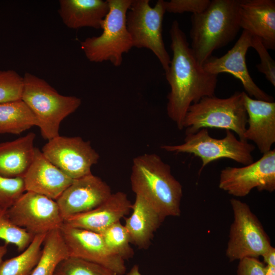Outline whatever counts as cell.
Segmentation results:
<instances>
[{"label": "cell", "mask_w": 275, "mask_h": 275, "mask_svg": "<svg viewBox=\"0 0 275 275\" xmlns=\"http://www.w3.org/2000/svg\"><path fill=\"white\" fill-rule=\"evenodd\" d=\"M219 188L236 197L247 196L253 188L270 193L275 190V150L263 154L244 167H227L220 173Z\"/></svg>", "instance_id": "cell-11"}, {"label": "cell", "mask_w": 275, "mask_h": 275, "mask_svg": "<svg viewBox=\"0 0 275 275\" xmlns=\"http://www.w3.org/2000/svg\"><path fill=\"white\" fill-rule=\"evenodd\" d=\"M265 275H275V267L265 265Z\"/></svg>", "instance_id": "cell-36"}, {"label": "cell", "mask_w": 275, "mask_h": 275, "mask_svg": "<svg viewBox=\"0 0 275 275\" xmlns=\"http://www.w3.org/2000/svg\"><path fill=\"white\" fill-rule=\"evenodd\" d=\"M130 182L135 195L142 197L163 217L180 215L182 186L170 165L155 153L133 158Z\"/></svg>", "instance_id": "cell-2"}, {"label": "cell", "mask_w": 275, "mask_h": 275, "mask_svg": "<svg viewBox=\"0 0 275 275\" xmlns=\"http://www.w3.org/2000/svg\"><path fill=\"white\" fill-rule=\"evenodd\" d=\"M112 194L108 185L91 173L74 179L56 201L64 220L96 208Z\"/></svg>", "instance_id": "cell-15"}, {"label": "cell", "mask_w": 275, "mask_h": 275, "mask_svg": "<svg viewBox=\"0 0 275 275\" xmlns=\"http://www.w3.org/2000/svg\"><path fill=\"white\" fill-rule=\"evenodd\" d=\"M35 133L29 132L15 140L0 143V175L23 177L32 164L35 153Z\"/></svg>", "instance_id": "cell-22"}, {"label": "cell", "mask_w": 275, "mask_h": 275, "mask_svg": "<svg viewBox=\"0 0 275 275\" xmlns=\"http://www.w3.org/2000/svg\"><path fill=\"white\" fill-rule=\"evenodd\" d=\"M108 250L124 260L133 257V250L130 246V239L124 225L118 222L106 229L101 233Z\"/></svg>", "instance_id": "cell-26"}, {"label": "cell", "mask_w": 275, "mask_h": 275, "mask_svg": "<svg viewBox=\"0 0 275 275\" xmlns=\"http://www.w3.org/2000/svg\"><path fill=\"white\" fill-rule=\"evenodd\" d=\"M239 24L258 38L267 49H275L274 0H241Z\"/></svg>", "instance_id": "cell-18"}, {"label": "cell", "mask_w": 275, "mask_h": 275, "mask_svg": "<svg viewBox=\"0 0 275 275\" xmlns=\"http://www.w3.org/2000/svg\"><path fill=\"white\" fill-rule=\"evenodd\" d=\"M54 275H117L107 268L80 258L68 257L58 265Z\"/></svg>", "instance_id": "cell-27"}, {"label": "cell", "mask_w": 275, "mask_h": 275, "mask_svg": "<svg viewBox=\"0 0 275 275\" xmlns=\"http://www.w3.org/2000/svg\"><path fill=\"white\" fill-rule=\"evenodd\" d=\"M132 213L125 221V227L130 242L140 249H147L154 233L162 222L163 217L142 197L135 195Z\"/></svg>", "instance_id": "cell-21"}, {"label": "cell", "mask_w": 275, "mask_h": 275, "mask_svg": "<svg viewBox=\"0 0 275 275\" xmlns=\"http://www.w3.org/2000/svg\"><path fill=\"white\" fill-rule=\"evenodd\" d=\"M22 77L21 100L36 117L42 137L48 141L59 135L61 123L80 106L81 99L60 94L44 79L30 73Z\"/></svg>", "instance_id": "cell-4"}, {"label": "cell", "mask_w": 275, "mask_h": 275, "mask_svg": "<svg viewBox=\"0 0 275 275\" xmlns=\"http://www.w3.org/2000/svg\"><path fill=\"white\" fill-rule=\"evenodd\" d=\"M43 245L40 258L30 275H54L59 264L69 257L59 229L47 234Z\"/></svg>", "instance_id": "cell-24"}, {"label": "cell", "mask_w": 275, "mask_h": 275, "mask_svg": "<svg viewBox=\"0 0 275 275\" xmlns=\"http://www.w3.org/2000/svg\"><path fill=\"white\" fill-rule=\"evenodd\" d=\"M210 0H171L164 1L166 12L173 13L191 12L197 14L203 12L208 6Z\"/></svg>", "instance_id": "cell-32"}, {"label": "cell", "mask_w": 275, "mask_h": 275, "mask_svg": "<svg viewBox=\"0 0 275 275\" xmlns=\"http://www.w3.org/2000/svg\"><path fill=\"white\" fill-rule=\"evenodd\" d=\"M264 264L258 258H245L239 260L237 275H265Z\"/></svg>", "instance_id": "cell-33"}, {"label": "cell", "mask_w": 275, "mask_h": 275, "mask_svg": "<svg viewBox=\"0 0 275 275\" xmlns=\"http://www.w3.org/2000/svg\"><path fill=\"white\" fill-rule=\"evenodd\" d=\"M69 257L80 258L101 265L123 275L126 268L124 260L113 254L100 233L63 223L59 229Z\"/></svg>", "instance_id": "cell-13"}, {"label": "cell", "mask_w": 275, "mask_h": 275, "mask_svg": "<svg viewBox=\"0 0 275 275\" xmlns=\"http://www.w3.org/2000/svg\"><path fill=\"white\" fill-rule=\"evenodd\" d=\"M252 46L258 53L260 63L256 67L264 74L266 79L275 86V62L269 54L262 41L257 37L252 36Z\"/></svg>", "instance_id": "cell-31"}, {"label": "cell", "mask_w": 275, "mask_h": 275, "mask_svg": "<svg viewBox=\"0 0 275 275\" xmlns=\"http://www.w3.org/2000/svg\"><path fill=\"white\" fill-rule=\"evenodd\" d=\"M161 149L175 153H188L199 157L202 161L200 170L215 160L227 158L244 166L254 162L252 153L255 146L248 141L238 140L231 130H226V136L213 138L208 129L186 134L184 143L179 145H163Z\"/></svg>", "instance_id": "cell-7"}, {"label": "cell", "mask_w": 275, "mask_h": 275, "mask_svg": "<svg viewBox=\"0 0 275 275\" xmlns=\"http://www.w3.org/2000/svg\"><path fill=\"white\" fill-rule=\"evenodd\" d=\"M47 234L34 236L29 246L19 255L3 261L0 275H30L42 254L41 246Z\"/></svg>", "instance_id": "cell-25"}, {"label": "cell", "mask_w": 275, "mask_h": 275, "mask_svg": "<svg viewBox=\"0 0 275 275\" xmlns=\"http://www.w3.org/2000/svg\"><path fill=\"white\" fill-rule=\"evenodd\" d=\"M23 77L14 70L0 71V103L21 99Z\"/></svg>", "instance_id": "cell-29"}, {"label": "cell", "mask_w": 275, "mask_h": 275, "mask_svg": "<svg viewBox=\"0 0 275 275\" xmlns=\"http://www.w3.org/2000/svg\"><path fill=\"white\" fill-rule=\"evenodd\" d=\"M149 0H132L126 15V25L132 46L150 50L157 57L165 72L171 59L162 37V23L166 11L164 1L158 0L152 7Z\"/></svg>", "instance_id": "cell-8"}, {"label": "cell", "mask_w": 275, "mask_h": 275, "mask_svg": "<svg viewBox=\"0 0 275 275\" xmlns=\"http://www.w3.org/2000/svg\"><path fill=\"white\" fill-rule=\"evenodd\" d=\"M7 253V244L0 245V265L3 261V259Z\"/></svg>", "instance_id": "cell-35"}, {"label": "cell", "mask_w": 275, "mask_h": 275, "mask_svg": "<svg viewBox=\"0 0 275 275\" xmlns=\"http://www.w3.org/2000/svg\"><path fill=\"white\" fill-rule=\"evenodd\" d=\"M34 236L14 224L10 219L7 209L0 208V239L5 244L15 245L19 252L24 251L31 243Z\"/></svg>", "instance_id": "cell-28"}, {"label": "cell", "mask_w": 275, "mask_h": 275, "mask_svg": "<svg viewBox=\"0 0 275 275\" xmlns=\"http://www.w3.org/2000/svg\"><path fill=\"white\" fill-rule=\"evenodd\" d=\"M234 221L229 233L226 255L230 261L245 258H258L272 246L261 223L249 206L232 198Z\"/></svg>", "instance_id": "cell-9"}, {"label": "cell", "mask_w": 275, "mask_h": 275, "mask_svg": "<svg viewBox=\"0 0 275 275\" xmlns=\"http://www.w3.org/2000/svg\"><path fill=\"white\" fill-rule=\"evenodd\" d=\"M43 155L66 175L74 180L91 174L99 155L90 142L80 136L58 135L42 147Z\"/></svg>", "instance_id": "cell-12"}, {"label": "cell", "mask_w": 275, "mask_h": 275, "mask_svg": "<svg viewBox=\"0 0 275 275\" xmlns=\"http://www.w3.org/2000/svg\"><path fill=\"white\" fill-rule=\"evenodd\" d=\"M23 179L26 191L55 201L74 180L51 163L37 148L33 161Z\"/></svg>", "instance_id": "cell-17"}, {"label": "cell", "mask_w": 275, "mask_h": 275, "mask_svg": "<svg viewBox=\"0 0 275 275\" xmlns=\"http://www.w3.org/2000/svg\"><path fill=\"white\" fill-rule=\"evenodd\" d=\"M109 11L102 22V33L80 42L87 59L95 63L109 61L121 65L123 55L133 47L126 25L127 13L132 0H107Z\"/></svg>", "instance_id": "cell-6"}, {"label": "cell", "mask_w": 275, "mask_h": 275, "mask_svg": "<svg viewBox=\"0 0 275 275\" xmlns=\"http://www.w3.org/2000/svg\"><path fill=\"white\" fill-rule=\"evenodd\" d=\"M132 204L122 191L112 194L102 204L88 212L69 217L64 223L69 226L101 233L128 214Z\"/></svg>", "instance_id": "cell-19"}, {"label": "cell", "mask_w": 275, "mask_h": 275, "mask_svg": "<svg viewBox=\"0 0 275 275\" xmlns=\"http://www.w3.org/2000/svg\"><path fill=\"white\" fill-rule=\"evenodd\" d=\"M247 120L243 92L236 91L226 98L205 97L192 104L185 116L183 128H186L185 134L202 128L229 130L236 133L239 140L245 141Z\"/></svg>", "instance_id": "cell-5"}, {"label": "cell", "mask_w": 275, "mask_h": 275, "mask_svg": "<svg viewBox=\"0 0 275 275\" xmlns=\"http://www.w3.org/2000/svg\"><path fill=\"white\" fill-rule=\"evenodd\" d=\"M241 0H212L203 12L191 16V49L199 65L213 51L232 42L240 29Z\"/></svg>", "instance_id": "cell-3"}, {"label": "cell", "mask_w": 275, "mask_h": 275, "mask_svg": "<svg viewBox=\"0 0 275 275\" xmlns=\"http://www.w3.org/2000/svg\"><path fill=\"white\" fill-rule=\"evenodd\" d=\"M126 275H142L138 265H134Z\"/></svg>", "instance_id": "cell-37"}, {"label": "cell", "mask_w": 275, "mask_h": 275, "mask_svg": "<svg viewBox=\"0 0 275 275\" xmlns=\"http://www.w3.org/2000/svg\"><path fill=\"white\" fill-rule=\"evenodd\" d=\"M170 35L173 57L165 72L170 87L167 112L177 128L182 130L189 107L203 97L214 96L217 75L206 72L199 64L177 20L172 22Z\"/></svg>", "instance_id": "cell-1"}, {"label": "cell", "mask_w": 275, "mask_h": 275, "mask_svg": "<svg viewBox=\"0 0 275 275\" xmlns=\"http://www.w3.org/2000/svg\"><path fill=\"white\" fill-rule=\"evenodd\" d=\"M266 265L275 267V249L270 247L262 256Z\"/></svg>", "instance_id": "cell-34"}, {"label": "cell", "mask_w": 275, "mask_h": 275, "mask_svg": "<svg viewBox=\"0 0 275 275\" xmlns=\"http://www.w3.org/2000/svg\"><path fill=\"white\" fill-rule=\"evenodd\" d=\"M7 213L14 224L33 236L47 234L64 223L57 202L32 191H25Z\"/></svg>", "instance_id": "cell-10"}, {"label": "cell", "mask_w": 275, "mask_h": 275, "mask_svg": "<svg viewBox=\"0 0 275 275\" xmlns=\"http://www.w3.org/2000/svg\"><path fill=\"white\" fill-rule=\"evenodd\" d=\"M243 99L248 116L244 140L253 141L264 154L275 143V102L253 99L244 92Z\"/></svg>", "instance_id": "cell-16"}, {"label": "cell", "mask_w": 275, "mask_h": 275, "mask_svg": "<svg viewBox=\"0 0 275 275\" xmlns=\"http://www.w3.org/2000/svg\"><path fill=\"white\" fill-rule=\"evenodd\" d=\"M59 14L68 28L101 29L109 11L108 3L103 0H60Z\"/></svg>", "instance_id": "cell-20"}, {"label": "cell", "mask_w": 275, "mask_h": 275, "mask_svg": "<svg viewBox=\"0 0 275 275\" xmlns=\"http://www.w3.org/2000/svg\"><path fill=\"white\" fill-rule=\"evenodd\" d=\"M34 126L38 121L21 99L0 103V134H19Z\"/></svg>", "instance_id": "cell-23"}, {"label": "cell", "mask_w": 275, "mask_h": 275, "mask_svg": "<svg viewBox=\"0 0 275 275\" xmlns=\"http://www.w3.org/2000/svg\"><path fill=\"white\" fill-rule=\"evenodd\" d=\"M251 39L252 36L243 30L231 49L220 58L211 56L202 67L206 72L213 74L230 73L241 81L249 96H254L255 99L273 101V97L261 89L249 74L245 57L249 48L252 46Z\"/></svg>", "instance_id": "cell-14"}, {"label": "cell", "mask_w": 275, "mask_h": 275, "mask_svg": "<svg viewBox=\"0 0 275 275\" xmlns=\"http://www.w3.org/2000/svg\"><path fill=\"white\" fill-rule=\"evenodd\" d=\"M25 191L23 177L7 178L0 175V208L8 209Z\"/></svg>", "instance_id": "cell-30"}]
</instances>
